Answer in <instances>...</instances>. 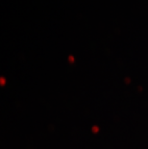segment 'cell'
Segmentation results:
<instances>
[]
</instances>
